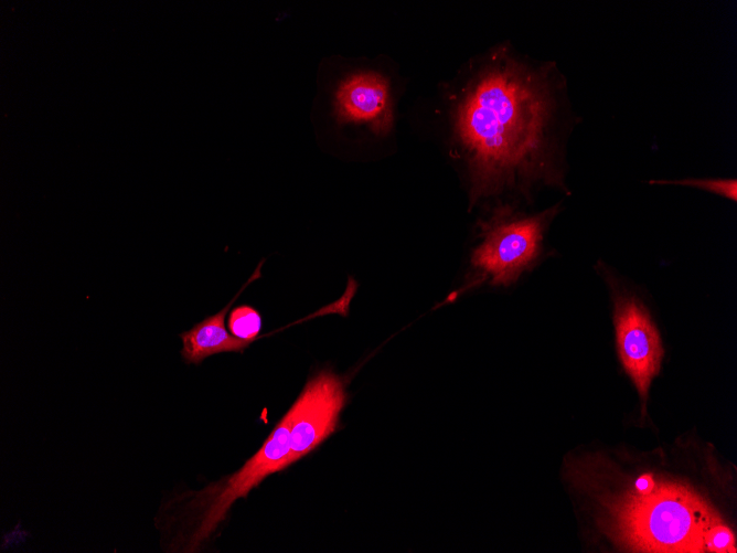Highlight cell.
<instances>
[{
  "label": "cell",
  "instance_id": "cell-1",
  "mask_svg": "<svg viewBox=\"0 0 737 553\" xmlns=\"http://www.w3.org/2000/svg\"><path fill=\"white\" fill-rule=\"evenodd\" d=\"M565 84L553 64L491 52L455 110L471 205L544 184L566 190L558 158Z\"/></svg>",
  "mask_w": 737,
  "mask_h": 553
},
{
  "label": "cell",
  "instance_id": "cell-2",
  "mask_svg": "<svg viewBox=\"0 0 737 553\" xmlns=\"http://www.w3.org/2000/svg\"><path fill=\"white\" fill-rule=\"evenodd\" d=\"M602 504L609 534L626 550L736 552L734 532L704 497L683 482L643 474Z\"/></svg>",
  "mask_w": 737,
  "mask_h": 553
},
{
  "label": "cell",
  "instance_id": "cell-3",
  "mask_svg": "<svg viewBox=\"0 0 737 553\" xmlns=\"http://www.w3.org/2000/svg\"><path fill=\"white\" fill-rule=\"evenodd\" d=\"M293 418L290 406L261 447L235 472L203 489L178 493L161 504L154 522L165 552H199L236 500L246 498L266 477L291 466L288 454Z\"/></svg>",
  "mask_w": 737,
  "mask_h": 553
},
{
  "label": "cell",
  "instance_id": "cell-4",
  "mask_svg": "<svg viewBox=\"0 0 737 553\" xmlns=\"http://www.w3.org/2000/svg\"><path fill=\"white\" fill-rule=\"evenodd\" d=\"M559 205L526 214L510 204H500L479 223V242L472 249L469 269L460 288L447 300L482 284L509 287L532 269L544 246V237Z\"/></svg>",
  "mask_w": 737,
  "mask_h": 553
},
{
  "label": "cell",
  "instance_id": "cell-5",
  "mask_svg": "<svg viewBox=\"0 0 737 553\" xmlns=\"http://www.w3.org/2000/svg\"><path fill=\"white\" fill-rule=\"evenodd\" d=\"M611 286L617 352L639 393L644 415L649 389L664 355L661 337L643 302L615 284Z\"/></svg>",
  "mask_w": 737,
  "mask_h": 553
},
{
  "label": "cell",
  "instance_id": "cell-6",
  "mask_svg": "<svg viewBox=\"0 0 737 553\" xmlns=\"http://www.w3.org/2000/svg\"><path fill=\"white\" fill-rule=\"evenodd\" d=\"M348 401L345 382L331 368L312 374L291 405L295 413L289 432V460L295 464L319 447L337 427Z\"/></svg>",
  "mask_w": 737,
  "mask_h": 553
},
{
  "label": "cell",
  "instance_id": "cell-7",
  "mask_svg": "<svg viewBox=\"0 0 737 553\" xmlns=\"http://www.w3.org/2000/svg\"><path fill=\"white\" fill-rule=\"evenodd\" d=\"M334 111L341 123L366 125L377 136L387 135L394 126L387 79L371 71L346 76L337 88Z\"/></svg>",
  "mask_w": 737,
  "mask_h": 553
},
{
  "label": "cell",
  "instance_id": "cell-8",
  "mask_svg": "<svg viewBox=\"0 0 737 553\" xmlns=\"http://www.w3.org/2000/svg\"><path fill=\"white\" fill-rule=\"evenodd\" d=\"M263 264L264 260H260L248 280L223 309L180 333L182 341L181 357L185 364L199 365L206 358L223 352L242 353L254 342L231 334L225 328V317L242 291L252 281L261 277L260 267Z\"/></svg>",
  "mask_w": 737,
  "mask_h": 553
},
{
  "label": "cell",
  "instance_id": "cell-9",
  "mask_svg": "<svg viewBox=\"0 0 737 553\" xmlns=\"http://www.w3.org/2000/svg\"><path fill=\"white\" fill-rule=\"evenodd\" d=\"M227 326L234 337L256 341L261 331L263 318L253 306L238 305L229 311Z\"/></svg>",
  "mask_w": 737,
  "mask_h": 553
},
{
  "label": "cell",
  "instance_id": "cell-10",
  "mask_svg": "<svg viewBox=\"0 0 737 553\" xmlns=\"http://www.w3.org/2000/svg\"><path fill=\"white\" fill-rule=\"evenodd\" d=\"M651 184H674L699 189L730 201H737V180L735 178L650 180Z\"/></svg>",
  "mask_w": 737,
  "mask_h": 553
}]
</instances>
